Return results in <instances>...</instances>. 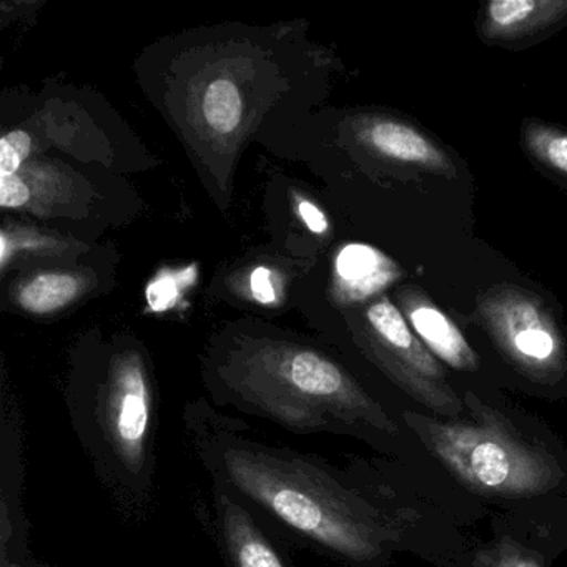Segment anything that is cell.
I'll return each mask as SVG.
<instances>
[{"instance_id":"52a82bcc","label":"cell","mask_w":567,"mask_h":567,"mask_svg":"<svg viewBox=\"0 0 567 567\" xmlns=\"http://www.w3.org/2000/svg\"><path fill=\"white\" fill-rule=\"evenodd\" d=\"M340 290L348 300H364L393 281L394 265L381 251L368 245L344 247L337 258Z\"/></svg>"},{"instance_id":"3957f363","label":"cell","mask_w":567,"mask_h":567,"mask_svg":"<svg viewBox=\"0 0 567 567\" xmlns=\"http://www.w3.org/2000/svg\"><path fill=\"white\" fill-rule=\"evenodd\" d=\"M69 421L115 507L142 519L157 489V400L141 351L117 350L68 393Z\"/></svg>"},{"instance_id":"6da1fadb","label":"cell","mask_w":567,"mask_h":567,"mask_svg":"<svg viewBox=\"0 0 567 567\" xmlns=\"http://www.w3.org/2000/svg\"><path fill=\"white\" fill-rule=\"evenodd\" d=\"M182 423L212 486L230 494L278 543L350 567H373L386 556L393 529L327 461L264 441L205 400L188 403Z\"/></svg>"},{"instance_id":"5b68a950","label":"cell","mask_w":567,"mask_h":567,"mask_svg":"<svg viewBox=\"0 0 567 567\" xmlns=\"http://www.w3.org/2000/svg\"><path fill=\"white\" fill-rule=\"evenodd\" d=\"M208 524L225 567H290L280 543L230 494L212 484Z\"/></svg>"},{"instance_id":"7c38bea8","label":"cell","mask_w":567,"mask_h":567,"mask_svg":"<svg viewBox=\"0 0 567 567\" xmlns=\"http://www.w3.org/2000/svg\"><path fill=\"white\" fill-rule=\"evenodd\" d=\"M204 115L217 134L237 131L241 121V97L237 85L225 79L212 82L204 99Z\"/></svg>"},{"instance_id":"7a4b0ae2","label":"cell","mask_w":567,"mask_h":567,"mask_svg":"<svg viewBox=\"0 0 567 567\" xmlns=\"http://www.w3.org/2000/svg\"><path fill=\"white\" fill-rule=\"evenodd\" d=\"M207 388L230 406L297 434L394 436L396 421L340 363L284 340L234 341L210 361Z\"/></svg>"},{"instance_id":"ba28073f","label":"cell","mask_w":567,"mask_h":567,"mask_svg":"<svg viewBox=\"0 0 567 567\" xmlns=\"http://www.w3.org/2000/svg\"><path fill=\"white\" fill-rule=\"evenodd\" d=\"M566 12L567 2L559 0H494L486 8V32L489 38H517L557 21Z\"/></svg>"},{"instance_id":"2e32d148","label":"cell","mask_w":567,"mask_h":567,"mask_svg":"<svg viewBox=\"0 0 567 567\" xmlns=\"http://www.w3.org/2000/svg\"><path fill=\"white\" fill-rule=\"evenodd\" d=\"M31 197L28 184L19 175H0V205L4 208L24 207Z\"/></svg>"},{"instance_id":"9c48e42d","label":"cell","mask_w":567,"mask_h":567,"mask_svg":"<svg viewBox=\"0 0 567 567\" xmlns=\"http://www.w3.org/2000/svg\"><path fill=\"white\" fill-rule=\"evenodd\" d=\"M364 138L378 154L403 164L431 168H443L446 165L444 155L424 135L400 122H373L364 131Z\"/></svg>"},{"instance_id":"5bb4252c","label":"cell","mask_w":567,"mask_h":567,"mask_svg":"<svg viewBox=\"0 0 567 567\" xmlns=\"http://www.w3.org/2000/svg\"><path fill=\"white\" fill-rule=\"evenodd\" d=\"M529 148L550 167L567 174V134L537 128L529 135Z\"/></svg>"},{"instance_id":"30bf717a","label":"cell","mask_w":567,"mask_h":567,"mask_svg":"<svg viewBox=\"0 0 567 567\" xmlns=\"http://www.w3.org/2000/svg\"><path fill=\"white\" fill-rule=\"evenodd\" d=\"M410 320L414 331L436 357L456 370H476V354L446 315L434 307H417L411 311Z\"/></svg>"},{"instance_id":"e0dca14e","label":"cell","mask_w":567,"mask_h":567,"mask_svg":"<svg viewBox=\"0 0 567 567\" xmlns=\"http://www.w3.org/2000/svg\"><path fill=\"white\" fill-rule=\"evenodd\" d=\"M251 291L254 297L260 303H274L277 293H275L274 284H271V274L267 268L260 267L251 274Z\"/></svg>"},{"instance_id":"9a60e30c","label":"cell","mask_w":567,"mask_h":567,"mask_svg":"<svg viewBox=\"0 0 567 567\" xmlns=\"http://www.w3.org/2000/svg\"><path fill=\"white\" fill-rule=\"evenodd\" d=\"M32 142L25 132H9L0 141V175H18L31 154Z\"/></svg>"},{"instance_id":"277c9868","label":"cell","mask_w":567,"mask_h":567,"mask_svg":"<svg viewBox=\"0 0 567 567\" xmlns=\"http://www.w3.org/2000/svg\"><path fill=\"white\" fill-rule=\"evenodd\" d=\"M473 421H441L404 413L424 446L474 493L501 497L546 494L563 480L553 454L524 440L496 411L467 394Z\"/></svg>"},{"instance_id":"4fadbf2b","label":"cell","mask_w":567,"mask_h":567,"mask_svg":"<svg viewBox=\"0 0 567 567\" xmlns=\"http://www.w3.org/2000/svg\"><path fill=\"white\" fill-rule=\"evenodd\" d=\"M474 567H543V563L514 540L503 539L481 550Z\"/></svg>"},{"instance_id":"8992f818","label":"cell","mask_w":567,"mask_h":567,"mask_svg":"<svg viewBox=\"0 0 567 567\" xmlns=\"http://www.w3.org/2000/svg\"><path fill=\"white\" fill-rule=\"evenodd\" d=\"M496 337L509 360L527 377L550 381L564 373L559 338L537 313H519L496 327Z\"/></svg>"},{"instance_id":"8fae6325","label":"cell","mask_w":567,"mask_h":567,"mask_svg":"<svg viewBox=\"0 0 567 567\" xmlns=\"http://www.w3.org/2000/svg\"><path fill=\"white\" fill-rule=\"evenodd\" d=\"M82 280L74 274H41L21 285L19 303L35 315L51 313L74 301L81 295Z\"/></svg>"},{"instance_id":"ac0fdd59","label":"cell","mask_w":567,"mask_h":567,"mask_svg":"<svg viewBox=\"0 0 567 567\" xmlns=\"http://www.w3.org/2000/svg\"><path fill=\"white\" fill-rule=\"evenodd\" d=\"M298 212H300V217L303 218L305 224L313 234H324L328 230L327 218L310 202H301Z\"/></svg>"}]
</instances>
